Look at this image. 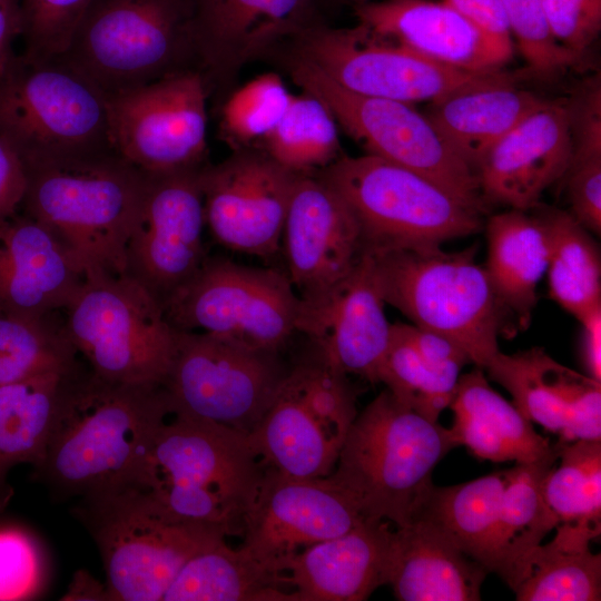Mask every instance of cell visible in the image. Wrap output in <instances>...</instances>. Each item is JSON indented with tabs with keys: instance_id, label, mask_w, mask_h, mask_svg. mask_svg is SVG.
<instances>
[{
	"instance_id": "1",
	"label": "cell",
	"mask_w": 601,
	"mask_h": 601,
	"mask_svg": "<svg viewBox=\"0 0 601 601\" xmlns=\"http://www.w3.org/2000/svg\"><path fill=\"white\" fill-rule=\"evenodd\" d=\"M171 406L162 386L72 375L35 477L58 496H85L130 482Z\"/></svg>"
},
{
	"instance_id": "2",
	"label": "cell",
	"mask_w": 601,
	"mask_h": 601,
	"mask_svg": "<svg viewBox=\"0 0 601 601\" xmlns=\"http://www.w3.org/2000/svg\"><path fill=\"white\" fill-rule=\"evenodd\" d=\"M263 472L248 434L170 408L128 483L174 515L230 536L240 535Z\"/></svg>"
},
{
	"instance_id": "3",
	"label": "cell",
	"mask_w": 601,
	"mask_h": 601,
	"mask_svg": "<svg viewBox=\"0 0 601 601\" xmlns=\"http://www.w3.org/2000/svg\"><path fill=\"white\" fill-rule=\"evenodd\" d=\"M26 169L19 211L50 229L86 276L124 275L149 176L115 151Z\"/></svg>"
},
{
	"instance_id": "4",
	"label": "cell",
	"mask_w": 601,
	"mask_h": 601,
	"mask_svg": "<svg viewBox=\"0 0 601 601\" xmlns=\"http://www.w3.org/2000/svg\"><path fill=\"white\" fill-rule=\"evenodd\" d=\"M451 428L381 392L351 425L328 475L365 520L410 523L432 487V472L454 447Z\"/></svg>"
},
{
	"instance_id": "5",
	"label": "cell",
	"mask_w": 601,
	"mask_h": 601,
	"mask_svg": "<svg viewBox=\"0 0 601 601\" xmlns=\"http://www.w3.org/2000/svg\"><path fill=\"white\" fill-rule=\"evenodd\" d=\"M366 249L384 302L413 325L437 333L485 370L497 355L500 335L518 328L497 298L476 248Z\"/></svg>"
},
{
	"instance_id": "6",
	"label": "cell",
	"mask_w": 601,
	"mask_h": 601,
	"mask_svg": "<svg viewBox=\"0 0 601 601\" xmlns=\"http://www.w3.org/2000/svg\"><path fill=\"white\" fill-rule=\"evenodd\" d=\"M76 515L100 551L114 601H161L194 554L228 536L174 515L132 483L81 496Z\"/></svg>"
},
{
	"instance_id": "7",
	"label": "cell",
	"mask_w": 601,
	"mask_h": 601,
	"mask_svg": "<svg viewBox=\"0 0 601 601\" xmlns=\"http://www.w3.org/2000/svg\"><path fill=\"white\" fill-rule=\"evenodd\" d=\"M57 58L108 97L200 71L191 0H93Z\"/></svg>"
},
{
	"instance_id": "8",
	"label": "cell",
	"mask_w": 601,
	"mask_h": 601,
	"mask_svg": "<svg viewBox=\"0 0 601 601\" xmlns=\"http://www.w3.org/2000/svg\"><path fill=\"white\" fill-rule=\"evenodd\" d=\"M0 135L26 168L115 151L108 96L59 58L17 55L0 79Z\"/></svg>"
},
{
	"instance_id": "9",
	"label": "cell",
	"mask_w": 601,
	"mask_h": 601,
	"mask_svg": "<svg viewBox=\"0 0 601 601\" xmlns=\"http://www.w3.org/2000/svg\"><path fill=\"white\" fill-rule=\"evenodd\" d=\"M315 175L348 204L364 248H435L483 227V210L376 156H341Z\"/></svg>"
},
{
	"instance_id": "10",
	"label": "cell",
	"mask_w": 601,
	"mask_h": 601,
	"mask_svg": "<svg viewBox=\"0 0 601 601\" xmlns=\"http://www.w3.org/2000/svg\"><path fill=\"white\" fill-rule=\"evenodd\" d=\"M61 313L69 341L95 375L121 384H162L178 331L139 284L125 275H88Z\"/></svg>"
},
{
	"instance_id": "11",
	"label": "cell",
	"mask_w": 601,
	"mask_h": 601,
	"mask_svg": "<svg viewBox=\"0 0 601 601\" xmlns=\"http://www.w3.org/2000/svg\"><path fill=\"white\" fill-rule=\"evenodd\" d=\"M286 66L294 82L323 101L367 155L418 173L484 211L475 173L414 105L348 91L294 56Z\"/></svg>"
},
{
	"instance_id": "12",
	"label": "cell",
	"mask_w": 601,
	"mask_h": 601,
	"mask_svg": "<svg viewBox=\"0 0 601 601\" xmlns=\"http://www.w3.org/2000/svg\"><path fill=\"white\" fill-rule=\"evenodd\" d=\"M356 415L347 376L316 351L315 358L287 372L248 437L264 467L294 477H324L334 470Z\"/></svg>"
},
{
	"instance_id": "13",
	"label": "cell",
	"mask_w": 601,
	"mask_h": 601,
	"mask_svg": "<svg viewBox=\"0 0 601 601\" xmlns=\"http://www.w3.org/2000/svg\"><path fill=\"white\" fill-rule=\"evenodd\" d=\"M300 307L286 273L207 256L170 297L164 314L178 331L279 352L297 332Z\"/></svg>"
},
{
	"instance_id": "14",
	"label": "cell",
	"mask_w": 601,
	"mask_h": 601,
	"mask_svg": "<svg viewBox=\"0 0 601 601\" xmlns=\"http://www.w3.org/2000/svg\"><path fill=\"white\" fill-rule=\"evenodd\" d=\"M288 46L290 56L312 63L348 91L412 105L434 102L513 75L504 69L472 72L452 68L380 37L359 23L332 28L315 22Z\"/></svg>"
},
{
	"instance_id": "15",
	"label": "cell",
	"mask_w": 601,
	"mask_h": 601,
	"mask_svg": "<svg viewBox=\"0 0 601 601\" xmlns=\"http://www.w3.org/2000/svg\"><path fill=\"white\" fill-rule=\"evenodd\" d=\"M278 354L207 333L178 331L161 386L171 410L249 434L288 372Z\"/></svg>"
},
{
	"instance_id": "16",
	"label": "cell",
	"mask_w": 601,
	"mask_h": 601,
	"mask_svg": "<svg viewBox=\"0 0 601 601\" xmlns=\"http://www.w3.org/2000/svg\"><path fill=\"white\" fill-rule=\"evenodd\" d=\"M209 95L193 69L109 96L112 149L146 175L206 166Z\"/></svg>"
},
{
	"instance_id": "17",
	"label": "cell",
	"mask_w": 601,
	"mask_h": 601,
	"mask_svg": "<svg viewBox=\"0 0 601 601\" xmlns=\"http://www.w3.org/2000/svg\"><path fill=\"white\" fill-rule=\"evenodd\" d=\"M204 167L148 175L140 216L126 247L124 275L146 289L162 311L207 258Z\"/></svg>"
},
{
	"instance_id": "18",
	"label": "cell",
	"mask_w": 601,
	"mask_h": 601,
	"mask_svg": "<svg viewBox=\"0 0 601 601\" xmlns=\"http://www.w3.org/2000/svg\"><path fill=\"white\" fill-rule=\"evenodd\" d=\"M298 176L256 146L234 149L221 162L207 164L200 184L213 238L233 252L275 255Z\"/></svg>"
},
{
	"instance_id": "19",
	"label": "cell",
	"mask_w": 601,
	"mask_h": 601,
	"mask_svg": "<svg viewBox=\"0 0 601 601\" xmlns=\"http://www.w3.org/2000/svg\"><path fill=\"white\" fill-rule=\"evenodd\" d=\"M364 521L355 502L328 475L294 477L264 467L243 516L240 548L268 570L284 574L296 553Z\"/></svg>"
},
{
	"instance_id": "20",
	"label": "cell",
	"mask_w": 601,
	"mask_h": 601,
	"mask_svg": "<svg viewBox=\"0 0 601 601\" xmlns=\"http://www.w3.org/2000/svg\"><path fill=\"white\" fill-rule=\"evenodd\" d=\"M317 0H191L199 69L220 98L249 62L317 22Z\"/></svg>"
},
{
	"instance_id": "21",
	"label": "cell",
	"mask_w": 601,
	"mask_h": 601,
	"mask_svg": "<svg viewBox=\"0 0 601 601\" xmlns=\"http://www.w3.org/2000/svg\"><path fill=\"white\" fill-rule=\"evenodd\" d=\"M287 276L302 302L345 278L364 253L359 224L345 199L314 175H299L282 235Z\"/></svg>"
},
{
	"instance_id": "22",
	"label": "cell",
	"mask_w": 601,
	"mask_h": 601,
	"mask_svg": "<svg viewBox=\"0 0 601 601\" xmlns=\"http://www.w3.org/2000/svg\"><path fill=\"white\" fill-rule=\"evenodd\" d=\"M375 276L370 253L322 297L304 303L297 332L346 376L378 384V371L392 339V324Z\"/></svg>"
},
{
	"instance_id": "23",
	"label": "cell",
	"mask_w": 601,
	"mask_h": 601,
	"mask_svg": "<svg viewBox=\"0 0 601 601\" xmlns=\"http://www.w3.org/2000/svg\"><path fill=\"white\" fill-rule=\"evenodd\" d=\"M571 151L564 100H546L503 136L475 167L483 200L533 209L543 191L563 178Z\"/></svg>"
},
{
	"instance_id": "24",
	"label": "cell",
	"mask_w": 601,
	"mask_h": 601,
	"mask_svg": "<svg viewBox=\"0 0 601 601\" xmlns=\"http://www.w3.org/2000/svg\"><path fill=\"white\" fill-rule=\"evenodd\" d=\"M485 370L529 421L560 434V442L601 440V382L560 364L541 347L499 352Z\"/></svg>"
},
{
	"instance_id": "25",
	"label": "cell",
	"mask_w": 601,
	"mask_h": 601,
	"mask_svg": "<svg viewBox=\"0 0 601 601\" xmlns=\"http://www.w3.org/2000/svg\"><path fill=\"white\" fill-rule=\"evenodd\" d=\"M354 13L371 32L455 69L499 71L513 57V43L486 36L442 1H368Z\"/></svg>"
},
{
	"instance_id": "26",
	"label": "cell",
	"mask_w": 601,
	"mask_h": 601,
	"mask_svg": "<svg viewBox=\"0 0 601 601\" xmlns=\"http://www.w3.org/2000/svg\"><path fill=\"white\" fill-rule=\"evenodd\" d=\"M86 278L69 250L45 225L21 211L0 220V309L62 312Z\"/></svg>"
},
{
	"instance_id": "27",
	"label": "cell",
	"mask_w": 601,
	"mask_h": 601,
	"mask_svg": "<svg viewBox=\"0 0 601 601\" xmlns=\"http://www.w3.org/2000/svg\"><path fill=\"white\" fill-rule=\"evenodd\" d=\"M393 531L365 520L292 556L284 574L298 601H363L388 583Z\"/></svg>"
},
{
	"instance_id": "28",
	"label": "cell",
	"mask_w": 601,
	"mask_h": 601,
	"mask_svg": "<svg viewBox=\"0 0 601 601\" xmlns=\"http://www.w3.org/2000/svg\"><path fill=\"white\" fill-rule=\"evenodd\" d=\"M486 573L427 518L393 531L387 584L400 601H476Z\"/></svg>"
},
{
	"instance_id": "29",
	"label": "cell",
	"mask_w": 601,
	"mask_h": 601,
	"mask_svg": "<svg viewBox=\"0 0 601 601\" xmlns=\"http://www.w3.org/2000/svg\"><path fill=\"white\" fill-rule=\"evenodd\" d=\"M451 430L459 445L492 462L531 463L558 446L539 434L513 403L491 387L483 370L461 374L453 400Z\"/></svg>"
},
{
	"instance_id": "30",
	"label": "cell",
	"mask_w": 601,
	"mask_h": 601,
	"mask_svg": "<svg viewBox=\"0 0 601 601\" xmlns=\"http://www.w3.org/2000/svg\"><path fill=\"white\" fill-rule=\"evenodd\" d=\"M518 78L513 73L428 105L426 117L474 173L482 157L503 136L548 100L519 88Z\"/></svg>"
},
{
	"instance_id": "31",
	"label": "cell",
	"mask_w": 601,
	"mask_h": 601,
	"mask_svg": "<svg viewBox=\"0 0 601 601\" xmlns=\"http://www.w3.org/2000/svg\"><path fill=\"white\" fill-rule=\"evenodd\" d=\"M484 265L501 304L516 328L529 327L538 302V286L548 266V242L535 214L511 208L491 216L485 225Z\"/></svg>"
},
{
	"instance_id": "32",
	"label": "cell",
	"mask_w": 601,
	"mask_h": 601,
	"mask_svg": "<svg viewBox=\"0 0 601 601\" xmlns=\"http://www.w3.org/2000/svg\"><path fill=\"white\" fill-rule=\"evenodd\" d=\"M80 366L0 386V511L12 495L9 471L43 460L63 394Z\"/></svg>"
},
{
	"instance_id": "33",
	"label": "cell",
	"mask_w": 601,
	"mask_h": 601,
	"mask_svg": "<svg viewBox=\"0 0 601 601\" xmlns=\"http://www.w3.org/2000/svg\"><path fill=\"white\" fill-rule=\"evenodd\" d=\"M552 541L524 559L512 590L519 601H599L601 554L590 543L601 532L559 523Z\"/></svg>"
},
{
	"instance_id": "34",
	"label": "cell",
	"mask_w": 601,
	"mask_h": 601,
	"mask_svg": "<svg viewBox=\"0 0 601 601\" xmlns=\"http://www.w3.org/2000/svg\"><path fill=\"white\" fill-rule=\"evenodd\" d=\"M161 601H298L285 574L221 540L194 554Z\"/></svg>"
},
{
	"instance_id": "35",
	"label": "cell",
	"mask_w": 601,
	"mask_h": 601,
	"mask_svg": "<svg viewBox=\"0 0 601 601\" xmlns=\"http://www.w3.org/2000/svg\"><path fill=\"white\" fill-rule=\"evenodd\" d=\"M560 447L561 442L550 455L505 470L494 572L511 589L524 559L559 524L545 501L543 481Z\"/></svg>"
},
{
	"instance_id": "36",
	"label": "cell",
	"mask_w": 601,
	"mask_h": 601,
	"mask_svg": "<svg viewBox=\"0 0 601 601\" xmlns=\"http://www.w3.org/2000/svg\"><path fill=\"white\" fill-rule=\"evenodd\" d=\"M505 471L457 485L430 489L414 516L437 523L471 559L494 572Z\"/></svg>"
},
{
	"instance_id": "37",
	"label": "cell",
	"mask_w": 601,
	"mask_h": 601,
	"mask_svg": "<svg viewBox=\"0 0 601 601\" xmlns=\"http://www.w3.org/2000/svg\"><path fill=\"white\" fill-rule=\"evenodd\" d=\"M548 242L549 296L578 321L601 306V258L591 233L569 211L534 207Z\"/></svg>"
},
{
	"instance_id": "38",
	"label": "cell",
	"mask_w": 601,
	"mask_h": 601,
	"mask_svg": "<svg viewBox=\"0 0 601 601\" xmlns=\"http://www.w3.org/2000/svg\"><path fill=\"white\" fill-rule=\"evenodd\" d=\"M61 312L28 315L0 309V386L77 367Z\"/></svg>"
},
{
	"instance_id": "39",
	"label": "cell",
	"mask_w": 601,
	"mask_h": 601,
	"mask_svg": "<svg viewBox=\"0 0 601 601\" xmlns=\"http://www.w3.org/2000/svg\"><path fill=\"white\" fill-rule=\"evenodd\" d=\"M338 125L317 97L292 95L277 125L259 142L276 162L298 175H314L341 156Z\"/></svg>"
},
{
	"instance_id": "40",
	"label": "cell",
	"mask_w": 601,
	"mask_h": 601,
	"mask_svg": "<svg viewBox=\"0 0 601 601\" xmlns=\"http://www.w3.org/2000/svg\"><path fill=\"white\" fill-rule=\"evenodd\" d=\"M558 460L543 481L549 508L559 523L601 532V440L561 442Z\"/></svg>"
},
{
	"instance_id": "41",
	"label": "cell",
	"mask_w": 601,
	"mask_h": 601,
	"mask_svg": "<svg viewBox=\"0 0 601 601\" xmlns=\"http://www.w3.org/2000/svg\"><path fill=\"white\" fill-rule=\"evenodd\" d=\"M292 93L276 72L262 73L221 101L219 132L231 149L256 146L283 117Z\"/></svg>"
},
{
	"instance_id": "42",
	"label": "cell",
	"mask_w": 601,
	"mask_h": 601,
	"mask_svg": "<svg viewBox=\"0 0 601 601\" xmlns=\"http://www.w3.org/2000/svg\"><path fill=\"white\" fill-rule=\"evenodd\" d=\"M378 383L401 403L433 422H437L455 394L427 368L396 323L392 324V339L378 371Z\"/></svg>"
},
{
	"instance_id": "43",
	"label": "cell",
	"mask_w": 601,
	"mask_h": 601,
	"mask_svg": "<svg viewBox=\"0 0 601 601\" xmlns=\"http://www.w3.org/2000/svg\"><path fill=\"white\" fill-rule=\"evenodd\" d=\"M512 37L532 77L551 80L577 66L553 38L542 0H501Z\"/></svg>"
},
{
	"instance_id": "44",
	"label": "cell",
	"mask_w": 601,
	"mask_h": 601,
	"mask_svg": "<svg viewBox=\"0 0 601 601\" xmlns=\"http://www.w3.org/2000/svg\"><path fill=\"white\" fill-rule=\"evenodd\" d=\"M92 1L21 0V55L32 60L61 56Z\"/></svg>"
},
{
	"instance_id": "45",
	"label": "cell",
	"mask_w": 601,
	"mask_h": 601,
	"mask_svg": "<svg viewBox=\"0 0 601 601\" xmlns=\"http://www.w3.org/2000/svg\"><path fill=\"white\" fill-rule=\"evenodd\" d=\"M43 574L45 561L35 536L18 524L0 522V600L35 597Z\"/></svg>"
},
{
	"instance_id": "46",
	"label": "cell",
	"mask_w": 601,
	"mask_h": 601,
	"mask_svg": "<svg viewBox=\"0 0 601 601\" xmlns=\"http://www.w3.org/2000/svg\"><path fill=\"white\" fill-rule=\"evenodd\" d=\"M555 41L578 65L601 30V0H542Z\"/></svg>"
},
{
	"instance_id": "47",
	"label": "cell",
	"mask_w": 601,
	"mask_h": 601,
	"mask_svg": "<svg viewBox=\"0 0 601 601\" xmlns=\"http://www.w3.org/2000/svg\"><path fill=\"white\" fill-rule=\"evenodd\" d=\"M571 138V160L601 159V78L583 79L564 100Z\"/></svg>"
},
{
	"instance_id": "48",
	"label": "cell",
	"mask_w": 601,
	"mask_h": 601,
	"mask_svg": "<svg viewBox=\"0 0 601 601\" xmlns=\"http://www.w3.org/2000/svg\"><path fill=\"white\" fill-rule=\"evenodd\" d=\"M396 325L427 368L455 392L462 368L471 363L465 352L437 333L413 324L397 322Z\"/></svg>"
},
{
	"instance_id": "49",
	"label": "cell",
	"mask_w": 601,
	"mask_h": 601,
	"mask_svg": "<svg viewBox=\"0 0 601 601\" xmlns=\"http://www.w3.org/2000/svg\"><path fill=\"white\" fill-rule=\"evenodd\" d=\"M570 214L591 234L601 233V159L571 162L563 176Z\"/></svg>"
},
{
	"instance_id": "50",
	"label": "cell",
	"mask_w": 601,
	"mask_h": 601,
	"mask_svg": "<svg viewBox=\"0 0 601 601\" xmlns=\"http://www.w3.org/2000/svg\"><path fill=\"white\" fill-rule=\"evenodd\" d=\"M26 189V166L12 146L0 135V220L19 211Z\"/></svg>"
},
{
	"instance_id": "51",
	"label": "cell",
	"mask_w": 601,
	"mask_h": 601,
	"mask_svg": "<svg viewBox=\"0 0 601 601\" xmlns=\"http://www.w3.org/2000/svg\"><path fill=\"white\" fill-rule=\"evenodd\" d=\"M486 36L513 43L512 33L501 0H441Z\"/></svg>"
},
{
	"instance_id": "52",
	"label": "cell",
	"mask_w": 601,
	"mask_h": 601,
	"mask_svg": "<svg viewBox=\"0 0 601 601\" xmlns=\"http://www.w3.org/2000/svg\"><path fill=\"white\" fill-rule=\"evenodd\" d=\"M21 32V0H0V79L17 57L13 43Z\"/></svg>"
},
{
	"instance_id": "53",
	"label": "cell",
	"mask_w": 601,
	"mask_h": 601,
	"mask_svg": "<svg viewBox=\"0 0 601 601\" xmlns=\"http://www.w3.org/2000/svg\"><path fill=\"white\" fill-rule=\"evenodd\" d=\"M579 322L582 325V354L588 375L601 382V306Z\"/></svg>"
},
{
	"instance_id": "54",
	"label": "cell",
	"mask_w": 601,
	"mask_h": 601,
	"mask_svg": "<svg viewBox=\"0 0 601 601\" xmlns=\"http://www.w3.org/2000/svg\"><path fill=\"white\" fill-rule=\"evenodd\" d=\"M65 597L67 600H109L106 584L99 583L85 571L76 574Z\"/></svg>"
},
{
	"instance_id": "55",
	"label": "cell",
	"mask_w": 601,
	"mask_h": 601,
	"mask_svg": "<svg viewBox=\"0 0 601 601\" xmlns=\"http://www.w3.org/2000/svg\"><path fill=\"white\" fill-rule=\"evenodd\" d=\"M329 1V0H328ZM331 1H335V2H352L355 4H358V3H363V2H368V1H377V0H331Z\"/></svg>"
}]
</instances>
